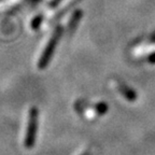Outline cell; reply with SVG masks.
Returning a JSON list of instances; mask_svg holds the SVG:
<instances>
[{
    "mask_svg": "<svg viewBox=\"0 0 155 155\" xmlns=\"http://www.w3.org/2000/svg\"><path fill=\"white\" fill-rule=\"evenodd\" d=\"M61 34H63V27L57 26L55 28V30H54L51 39L48 40L41 57L39 59L38 67L40 68V69H44V68L48 66V61H50V59H51V57L54 54V51H55V48H56V45H57L58 40H59V38L61 37Z\"/></svg>",
    "mask_w": 155,
    "mask_h": 155,
    "instance_id": "1",
    "label": "cell"
},
{
    "mask_svg": "<svg viewBox=\"0 0 155 155\" xmlns=\"http://www.w3.org/2000/svg\"><path fill=\"white\" fill-rule=\"evenodd\" d=\"M37 127H38V110L37 108H31L29 111L28 124H27V131L25 137V147L31 149L36 142Z\"/></svg>",
    "mask_w": 155,
    "mask_h": 155,
    "instance_id": "2",
    "label": "cell"
},
{
    "mask_svg": "<svg viewBox=\"0 0 155 155\" xmlns=\"http://www.w3.org/2000/svg\"><path fill=\"white\" fill-rule=\"evenodd\" d=\"M119 88H120V91L123 93L124 96H125L128 100H131V101H133V100L136 99V94L130 90V88L126 87L125 85H123V84L119 85Z\"/></svg>",
    "mask_w": 155,
    "mask_h": 155,
    "instance_id": "3",
    "label": "cell"
},
{
    "mask_svg": "<svg viewBox=\"0 0 155 155\" xmlns=\"http://www.w3.org/2000/svg\"><path fill=\"white\" fill-rule=\"evenodd\" d=\"M81 16H82V11H80V10L75 11L74 14L72 15V18H71V21L69 22V28H71V29L75 28L77 24L79 23V21H80Z\"/></svg>",
    "mask_w": 155,
    "mask_h": 155,
    "instance_id": "4",
    "label": "cell"
},
{
    "mask_svg": "<svg viewBox=\"0 0 155 155\" xmlns=\"http://www.w3.org/2000/svg\"><path fill=\"white\" fill-rule=\"evenodd\" d=\"M97 109H98V112H99L100 114H102V113H106L108 107H107V104H104V102H100V104L97 106Z\"/></svg>",
    "mask_w": 155,
    "mask_h": 155,
    "instance_id": "5",
    "label": "cell"
},
{
    "mask_svg": "<svg viewBox=\"0 0 155 155\" xmlns=\"http://www.w3.org/2000/svg\"><path fill=\"white\" fill-rule=\"evenodd\" d=\"M40 22H41V16H38L35 18V21L32 22V28H38L39 27V24H40Z\"/></svg>",
    "mask_w": 155,
    "mask_h": 155,
    "instance_id": "6",
    "label": "cell"
},
{
    "mask_svg": "<svg viewBox=\"0 0 155 155\" xmlns=\"http://www.w3.org/2000/svg\"><path fill=\"white\" fill-rule=\"evenodd\" d=\"M149 61H150V63H155V54L150 55V57H149Z\"/></svg>",
    "mask_w": 155,
    "mask_h": 155,
    "instance_id": "7",
    "label": "cell"
},
{
    "mask_svg": "<svg viewBox=\"0 0 155 155\" xmlns=\"http://www.w3.org/2000/svg\"><path fill=\"white\" fill-rule=\"evenodd\" d=\"M83 155H88V154H87V153H85V154H83Z\"/></svg>",
    "mask_w": 155,
    "mask_h": 155,
    "instance_id": "8",
    "label": "cell"
}]
</instances>
